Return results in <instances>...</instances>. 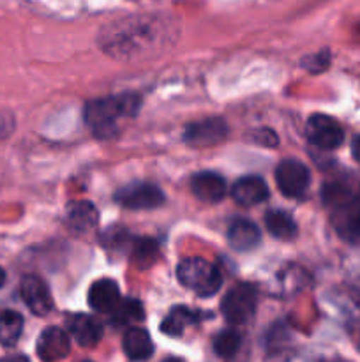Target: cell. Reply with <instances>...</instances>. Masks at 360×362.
<instances>
[{
  "label": "cell",
  "mask_w": 360,
  "mask_h": 362,
  "mask_svg": "<svg viewBox=\"0 0 360 362\" xmlns=\"http://www.w3.org/2000/svg\"><path fill=\"white\" fill-rule=\"evenodd\" d=\"M256 300V288L249 283H240V285H235L232 290H228L221 303V311L229 324L242 325L254 315Z\"/></svg>",
  "instance_id": "obj_4"
},
{
  "label": "cell",
  "mask_w": 360,
  "mask_h": 362,
  "mask_svg": "<svg viewBox=\"0 0 360 362\" xmlns=\"http://www.w3.org/2000/svg\"><path fill=\"white\" fill-rule=\"evenodd\" d=\"M131 257H133V262L138 265V267L141 269L148 267V265L154 264L159 257L157 243L152 239H147V237L134 240V247Z\"/></svg>",
  "instance_id": "obj_23"
},
{
  "label": "cell",
  "mask_w": 360,
  "mask_h": 362,
  "mask_svg": "<svg viewBox=\"0 0 360 362\" xmlns=\"http://www.w3.org/2000/svg\"><path fill=\"white\" fill-rule=\"evenodd\" d=\"M164 362H184V361L179 359V357H169V359H166Z\"/></svg>",
  "instance_id": "obj_29"
},
{
  "label": "cell",
  "mask_w": 360,
  "mask_h": 362,
  "mask_svg": "<svg viewBox=\"0 0 360 362\" xmlns=\"http://www.w3.org/2000/svg\"><path fill=\"white\" fill-rule=\"evenodd\" d=\"M328 64H330V53L328 52L318 53V55H313L304 60V66L309 71H323Z\"/></svg>",
  "instance_id": "obj_24"
},
{
  "label": "cell",
  "mask_w": 360,
  "mask_h": 362,
  "mask_svg": "<svg viewBox=\"0 0 360 362\" xmlns=\"http://www.w3.org/2000/svg\"><path fill=\"white\" fill-rule=\"evenodd\" d=\"M115 200L126 209L143 211V209H155L164 204V193L155 184L150 182H133L122 187L116 193Z\"/></svg>",
  "instance_id": "obj_7"
},
{
  "label": "cell",
  "mask_w": 360,
  "mask_h": 362,
  "mask_svg": "<svg viewBox=\"0 0 360 362\" xmlns=\"http://www.w3.org/2000/svg\"><path fill=\"white\" fill-rule=\"evenodd\" d=\"M143 306H141L140 300L136 299L120 300V304L112 313L113 322H115L116 325H127L131 324V322H140L143 320Z\"/></svg>",
  "instance_id": "obj_22"
},
{
  "label": "cell",
  "mask_w": 360,
  "mask_h": 362,
  "mask_svg": "<svg viewBox=\"0 0 360 362\" xmlns=\"http://www.w3.org/2000/svg\"><path fill=\"white\" fill-rule=\"evenodd\" d=\"M265 226H267L268 233L277 239L289 240L296 235L295 219L281 209H272L265 214Z\"/></svg>",
  "instance_id": "obj_18"
},
{
  "label": "cell",
  "mask_w": 360,
  "mask_h": 362,
  "mask_svg": "<svg viewBox=\"0 0 360 362\" xmlns=\"http://www.w3.org/2000/svg\"><path fill=\"white\" fill-rule=\"evenodd\" d=\"M306 136L314 147L321 148V151H334V148L341 147L344 141V131L339 126L337 120L316 113L307 120Z\"/></svg>",
  "instance_id": "obj_5"
},
{
  "label": "cell",
  "mask_w": 360,
  "mask_h": 362,
  "mask_svg": "<svg viewBox=\"0 0 360 362\" xmlns=\"http://www.w3.org/2000/svg\"><path fill=\"white\" fill-rule=\"evenodd\" d=\"M275 182L284 197H302L311 182L309 168L296 159H284L279 163L277 170H275Z\"/></svg>",
  "instance_id": "obj_6"
},
{
  "label": "cell",
  "mask_w": 360,
  "mask_h": 362,
  "mask_svg": "<svg viewBox=\"0 0 360 362\" xmlns=\"http://www.w3.org/2000/svg\"><path fill=\"white\" fill-rule=\"evenodd\" d=\"M242 345V336L235 329H226L219 332L214 339V352L222 359H232Z\"/></svg>",
  "instance_id": "obj_21"
},
{
  "label": "cell",
  "mask_w": 360,
  "mask_h": 362,
  "mask_svg": "<svg viewBox=\"0 0 360 362\" xmlns=\"http://www.w3.org/2000/svg\"><path fill=\"white\" fill-rule=\"evenodd\" d=\"M122 349L131 361H147L154 354V343L145 329H129L124 336Z\"/></svg>",
  "instance_id": "obj_17"
},
{
  "label": "cell",
  "mask_w": 360,
  "mask_h": 362,
  "mask_svg": "<svg viewBox=\"0 0 360 362\" xmlns=\"http://www.w3.org/2000/svg\"><path fill=\"white\" fill-rule=\"evenodd\" d=\"M233 200L242 207H253L268 198V187L261 177L247 175L235 182L232 189Z\"/></svg>",
  "instance_id": "obj_11"
},
{
  "label": "cell",
  "mask_w": 360,
  "mask_h": 362,
  "mask_svg": "<svg viewBox=\"0 0 360 362\" xmlns=\"http://www.w3.org/2000/svg\"><path fill=\"white\" fill-rule=\"evenodd\" d=\"M20 293L28 310L37 317H44L53 310V297L48 285L37 276H25L21 279Z\"/></svg>",
  "instance_id": "obj_9"
},
{
  "label": "cell",
  "mask_w": 360,
  "mask_h": 362,
  "mask_svg": "<svg viewBox=\"0 0 360 362\" xmlns=\"http://www.w3.org/2000/svg\"><path fill=\"white\" fill-rule=\"evenodd\" d=\"M11 131H13V117L0 112V140H4Z\"/></svg>",
  "instance_id": "obj_25"
},
{
  "label": "cell",
  "mask_w": 360,
  "mask_h": 362,
  "mask_svg": "<svg viewBox=\"0 0 360 362\" xmlns=\"http://www.w3.org/2000/svg\"><path fill=\"white\" fill-rule=\"evenodd\" d=\"M321 200L327 207L334 230L341 239L355 243L360 239V200L346 186L327 184L321 189Z\"/></svg>",
  "instance_id": "obj_1"
},
{
  "label": "cell",
  "mask_w": 360,
  "mask_h": 362,
  "mask_svg": "<svg viewBox=\"0 0 360 362\" xmlns=\"http://www.w3.org/2000/svg\"><path fill=\"white\" fill-rule=\"evenodd\" d=\"M0 362H30L25 356H7L4 359H0Z\"/></svg>",
  "instance_id": "obj_27"
},
{
  "label": "cell",
  "mask_w": 360,
  "mask_h": 362,
  "mask_svg": "<svg viewBox=\"0 0 360 362\" xmlns=\"http://www.w3.org/2000/svg\"><path fill=\"white\" fill-rule=\"evenodd\" d=\"M66 219L71 230L78 233H87L97 225V209L90 204V202L78 200L71 202L66 209Z\"/></svg>",
  "instance_id": "obj_14"
},
{
  "label": "cell",
  "mask_w": 360,
  "mask_h": 362,
  "mask_svg": "<svg viewBox=\"0 0 360 362\" xmlns=\"http://www.w3.org/2000/svg\"><path fill=\"white\" fill-rule=\"evenodd\" d=\"M4 283H6V272H4V269L0 267V286H4Z\"/></svg>",
  "instance_id": "obj_28"
},
{
  "label": "cell",
  "mask_w": 360,
  "mask_h": 362,
  "mask_svg": "<svg viewBox=\"0 0 360 362\" xmlns=\"http://www.w3.org/2000/svg\"><path fill=\"white\" fill-rule=\"evenodd\" d=\"M71 339L66 331L59 327H48L37 339V356L44 362H55L69 354Z\"/></svg>",
  "instance_id": "obj_10"
},
{
  "label": "cell",
  "mask_w": 360,
  "mask_h": 362,
  "mask_svg": "<svg viewBox=\"0 0 360 362\" xmlns=\"http://www.w3.org/2000/svg\"><path fill=\"white\" fill-rule=\"evenodd\" d=\"M179 281L200 297H212L219 292L222 278L217 269L203 258H186L176 269Z\"/></svg>",
  "instance_id": "obj_3"
},
{
  "label": "cell",
  "mask_w": 360,
  "mask_h": 362,
  "mask_svg": "<svg viewBox=\"0 0 360 362\" xmlns=\"http://www.w3.org/2000/svg\"><path fill=\"white\" fill-rule=\"evenodd\" d=\"M120 300V288L113 279H99L88 290V304L99 313H113Z\"/></svg>",
  "instance_id": "obj_12"
},
{
  "label": "cell",
  "mask_w": 360,
  "mask_h": 362,
  "mask_svg": "<svg viewBox=\"0 0 360 362\" xmlns=\"http://www.w3.org/2000/svg\"><path fill=\"white\" fill-rule=\"evenodd\" d=\"M83 362H90V361H83Z\"/></svg>",
  "instance_id": "obj_31"
},
{
  "label": "cell",
  "mask_w": 360,
  "mask_h": 362,
  "mask_svg": "<svg viewBox=\"0 0 360 362\" xmlns=\"http://www.w3.org/2000/svg\"><path fill=\"white\" fill-rule=\"evenodd\" d=\"M198 315L193 313L189 308L186 306H176L173 308L168 313V317L162 320L161 324V332L172 336V338H176V336H182L184 331H186L189 325L196 324Z\"/></svg>",
  "instance_id": "obj_19"
},
{
  "label": "cell",
  "mask_w": 360,
  "mask_h": 362,
  "mask_svg": "<svg viewBox=\"0 0 360 362\" xmlns=\"http://www.w3.org/2000/svg\"><path fill=\"white\" fill-rule=\"evenodd\" d=\"M352 154H353V158H355V161L360 163V134L359 136H355V140H353Z\"/></svg>",
  "instance_id": "obj_26"
},
{
  "label": "cell",
  "mask_w": 360,
  "mask_h": 362,
  "mask_svg": "<svg viewBox=\"0 0 360 362\" xmlns=\"http://www.w3.org/2000/svg\"><path fill=\"white\" fill-rule=\"evenodd\" d=\"M23 332V317L18 311L4 310L0 313V345L14 346Z\"/></svg>",
  "instance_id": "obj_20"
},
{
  "label": "cell",
  "mask_w": 360,
  "mask_h": 362,
  "mask_svg": "<svg viewBox=\"0 0 360 362\" xmlns=\"http://www.w3.org/2000/svg\"><path fill=\"white\" fill-rule=\"evenodd\" d=\"M138 108H140L138 94H120L95 99L85 108V120L95 136L112 138L119 131V120L136 115Z\"/></svg>",
  "instance_id": "obj_2"
},
{
  "label": "cell",
  "mask_w": 360,
  "mask_h": 362,
  "mask_svg": "<svg viewBox=\"0 0 360 362\" xmlns=\"http://www.w3.org/2000/svg\"><path fill=\"white\" fill-rule=\"evenodd\" d=\"M191 187H193V193L200 200L208 202V204H215V202L222 200L226 194L224 179L214 172L196 173L191 180Z\"/></svg>",
  "instance_id": "obj_13"
},
{
  "label": "cell",
  "mask_w": 360,
  "mask_h": 362,
  "mask_svg": "<svg viewBox=\"0 0 360 362\" xmlns=\"http://www.w3.org/2000/svg\"><path fill=\"white\" fill-rule=\"evenodd\" d=\"M359 346H360V338H359Z\"/></svg>",
  "instance_id": "obj_30"
},
{
  "label": "cell",
  "mask_w": 360,
  "mask_h": 362,
  "mask_svg": "<svg viewBox=\"0 0 360 362\" xmlns=\"http://www.w3.org/2000/svg\"><path fill=\"white\" fill-rule=\"evenodd\" d=\"M228 240L233 250L249 251L260 244L261 232L249 219H236L232 223L228 230Z\"/></svg>",
  "instance_id": "obj_16"
},
{
  "label": "cell",
  "mask_w": 360,
  "mask_h": 362,
  "mask_svg": "<svg viewBox=\"0 0 360 362\" xmlns=\"http://www.w3.org/2000/svg\"><path fill=\"white\" fill-rule=\"evenodd\" d=\"M69 332L78 345L95 346L102 338V325L88 315H74L69 318Z\"/></svg>",
  "instance_id": "obj_15"
},
{
  "label": "cell",
  "mask_w": 360,
  "mask_h": 362,
  "mask_svg": "<svg viewBox=\"0 0 360 362\" xmlns=\"http://www.w3.org/2000/svg\"><path fill=\"white\" fill-rule=\"evenodd\" d=\"M228 134V126L221 119H203L189 124L184 131V140L193 147H210L222 141Z\"/></svg>",
  "instance_id": "obj_8"
}]
</instances>
